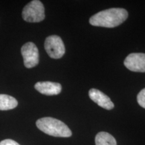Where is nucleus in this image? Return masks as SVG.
Listing matches in <instances>:
<instances>
[{"label":"nucleus","mask_w":145,"mask_h":145,"mask_svg":"<svg viewBox=\"0 0 145 145\" xmlns=\"http://www.w3.org/2000/svg\"><path fill=\"white\" fill-rule=\"evenodd\" d=\"M44 48L47 54L52 59H60L64 55V43L59 36L52 35L47 37L44 42Z\"/></svg>","instance_id":"nucleus-4"},{"label":"nucleus","mask_w":145,"mask_h":145,"mask_svg":"<svg viewBox=\"0 0 145 145\" xmlns=\"http://www.w3.org/2000/svg\"><path fill=\"white\" fill-rule=\"evenodd\" d=\"M24 66L26 68L36 67L39 63V53L37 46L34 43L29 42L24 44L21 48Z\"/></svg>","instance_id":"nucleus-5"},{"label":"nucleus","mask_w":145,"mask_h":145,"mask_svg":"<svg viewBox=\"0 0 145 145\" xmlns=\"http://www.w3.org/2000/svg\"><path fill=\"white\" fill-rule=\"evenodd\" d=\"M34 88L40 93L46 95H58L62 90V86L60 83L50 81L36 83L34 86Z\"/></svg>","instance_id":"nucleus-8"},{"label":"nucleus","mask_w":145,"mask_h":145,"mask_svg":"<svg viewBox=\"0 0 145 145\" xmlns=\"http://www.w3.org/2000/svg\"><path fill=\"white\" fill-rule=\"evenodd\" d=\"M95 142L96 145H117L113 136L106 132H100L96 135Z\"/></svg>","instance_id":"nucleus-10"},{"label":"nucleus","mask_w":145,"mask_h":145,"mask_svg":"<svg viewBox=\"0 0 145 145\" xmlns=\"http://www.w3.org/2000/svg\"><path fill=\"white\" fill-rule=\"evenodd\" d=\"M125 67L133 72H145V54L131 53L124 60Z\"/></svg>","instance_id":"nucleus-6"},{"label":"nucleus","mask_w":145,"mask_h":145,"mask_svg":"<svg viewBox=\"0 0 145 145\" xmlns=\"http://www.w3.org/2000/svg\"><path fill=\"white\" fill-rule=\"evenodd\" d=\"M128 16V13L125 9L110 8L91 16L89 19V23L94 26L114 28L126 21Z\"/></svg>","instance_id":"nucleus-1"},{"label":"nucleus","mask_w":145,"mask_h":145,"mask_svg":"<svg viewBox=\"0 0 145 145\" xmlns=\"http://www.w3.org/2000/svg\"><path fill=\"white\" fill-rule=\"evenodd\" d=\"M89 96L90 99L96 103L99 106L110 110L114 108V104L110 97L101 91L96 89H91L89 91Z\"/></svg>","instance_id":"nucleus-7"},{"label":"nucleus","mask_w":145,"mask_h":145,"mask_svg":"<svg viewBox=\"0 0 145 145\" xmlns=\"http://www.w3.org/2000/svg\"><path fill=\"white\" fill-rule=\"evenodd\" d=\"M0 145H20L12 139H5L0 142Z\"/></svg>","instance_id":"nucleus-12"},{"label":"nucleus","mask_w":145,"mask_h":145,"mask_svg":"<svg viewBox=\"0 0 145 145\" xmlns=\"http://www.w3.org/2000/svg\"><path fill=\"white\" fill-rule=\"evenodd\" d=\"M36 126L46 135L55 137H71L72 132L62 121L54 118L44 117L36 121Z\"/></svg>","instance_id":"nucleus-2"},{"label":"nucleus","mask_w":145,"mask_h":145,"mask_svg":"<svg viewBox=\"0 0 145 145\" xmlns=\"http://www.w3.org/2000/svg\"><path fill=\"white\" fill-rule=\"evenodd\" d=\"M137 101L143 108H145V88L139 92L137 95Z\"/></svg>","instance_id":"nucleus-11"},{"label":"nucleus","mask_w":145,"mask_h":145,"mask_svg":"<svg viewBox=\"0 0 145 145\" xmlns=\"http://www.w3.org/2000/svg\"><path fill=\"white\" fill-rule=\"evenodd\" d=\"M22 18L28 22H40L42 21L45 18L42 3L39 0H33L28 3L23 9Z\"/></svg>","instance_id":"nucleus-3"},{"label":"nucleus","mask_w":145,"mask_h":145,"mask_svg":"<svg viewBox=\"0 0 145 145\" xmlns=\"http://www.w3.org/2000/svg\"><path fill=\"white\" fill-rule=\"evenodd\" d=\"M18 101L12 96L0 94V110H9L18 106Z\"/></svg>","instance_id":"nucleus-9"}]
</instances>
